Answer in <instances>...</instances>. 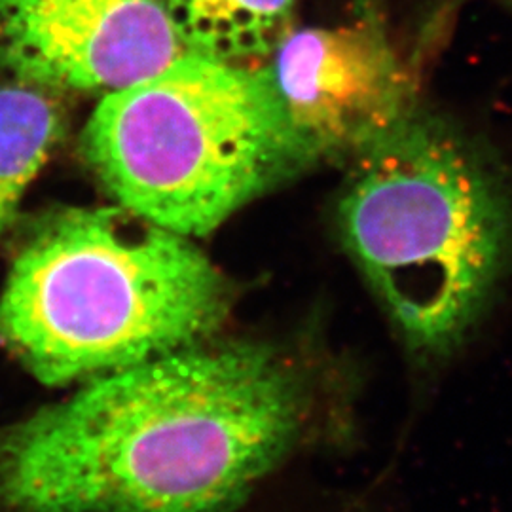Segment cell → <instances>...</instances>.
<instances>
[{
  "label": "cell",
  "mask_w": 512,
  "mask_h": 512,
  "mask_svg": "<svg viewBox=\"0 0 512 512\" xmlns=\"http://www.w3.org/2000/svg\"><path fill=\"white\" fill-rule=\"evenodd\" d=\"M349 164L336 205L346 251L410 348H452L511 253L509 184L463 131L418 107Z\"/></svg>",
  "instance_id": "cell-3"
},
{
  "label": "cell",
  "mask_w": 512,
  "mask_h": 512,
  "mask_svg": "<svg viewBox=\"0 0 512 512\" xmlns=\"http://www.w3.org/2000/svg\"><path fill=\"white\" fill-rule=\"evenodd\" d=\"M82 154L126 211L186 238L313 165L258 65L190 52L107 93Z\"/></svg>",
  "instance_id": "cell-4"
},
{
  "label": "cell",
  "mask_w": 512,
  "mask_h": 512,
  "mask_svg": "<svg viewBox=\"0 0 512 512\" xmlns=\"http://www.w3.org/2000/svg\"><path fill=\"white\" fill-rule=\"evenodd\" d=\"M311 164L351 160L416 107L380 23L293 29L258 65Z\"/></svg>",
  "instance_id": "cell-5"
},
{
  "label": "cell",
  "mask_w": 512,
  "mask_h": 512,
  "mask_svg": "<svg viewBox=\"0 0 512 512\" xmlns=\"http://www.w3.org/2000/svg\"><path fill=\"white\" fill-rule=\"evenodd\" d=\"M184 52L169 0H0V69L46 90L114 92Z\"/></svg>",
  "instance_id": "cell-6"
},
{
  "label": "cell",
  "mask_w": 512,
  "mask_h": 512,
  "mask_svg": "<svg viewBox=\"0 0 512 512\" xmlns=\"http://www.w3.org/2000/svg\"><path fill=\"white\" fill-rule=\"evenodd\" d=\"M122 209L40 222L0 296V340L42 384L90 382L194 346L226 319L228 279L186 238Z\"/></svg>",
  "instance_id": "cell-2"
},
{
  "label": "cell",
  "mask_w": 512,
  "mask_h": 512,
  "mask_svg": "<svg viewBox=\"0 0 512 512\" xmlns=\"http://www.w3.org/2000/svg\"><path fill=\"white\" fill-rule=\"evenodd\" d=\"M65 131V114L46 88H0V238L18 222L23 196Z\"/></svg>",
  "instance_id": "cell-8"
},
{
  "label": "cell",
  "mask_w": 512,
  "mask_h": 512,
  "mask_svg": "<svg viewBox=\"0 0 512 512\" xmlns=\"http://www.w3.org/2000/svg\"><path fill=\"white\" fill-rule=\"evenodd\" d=\"M258 344L175 349L0 431V512H230L304 423Z\"/></svg>",
  "instance_id": "cell-1"
},
{
  "label": "cell",
  "mask_w": 512,
  "mask_h": 512,
  "mask_svg": "<svg viewBox=\"0 0 512 512\" xmlns=\"http://www.w3.org/2000/svg\"><path fill=\"white\" fill-rule=\"evenodd\" d=\"M495 2H499L501 6H505V8L512 10V0H495Z\"/></svg>",
  "instance_id": "cell-9"
},
{
  "label": "cell",
  "mask_w": 512,
  "mask_h": 512,
  "mask_svg": "<svg viewBox=\"0 0 512 512\" xmlns=\"http://www.w3.org/2000/svg\"><path fill=\"white\" fill-rule=\"evenodd\" d=\"M184 50L232 65H260L293 31L298 0H169Z\"/></svg>",
  "instance_id": "cell-7"
}]
</instances>
